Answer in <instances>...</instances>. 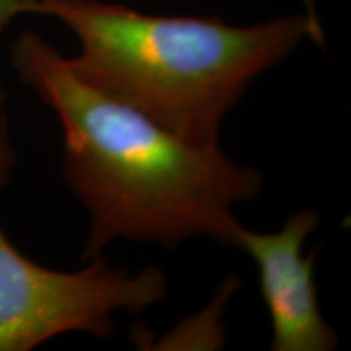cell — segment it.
I'll return each instance as SVG.
<instances>
[{
	"label": "cell",
	"instance_id": "obj_2",
	"mask_svg": "<svg viewBox=\"0 0 351 351\" xmlns=\"http://www.w3.org/2000/svg\"><path fill=\"white\" fill-rule=\"evenodd\" d=\"M80 44L77 75L179 138L215 147L223 121L261 73L306 39L324 38L313 10L251 26L161 16L99 0H39Z\"/></svg>",
	"mask_w": 351,
	"mask_h": 351
},
{
	"label": "cell",
	"instance_id": "obj_5",
	"mask_svg": "<svg viewBox=\"0 0 351 351\" xmlns=\"http://www.w3.org/2000/svg\"><path fill=\"white\" fill-rule=\"evenodd\" d=\"M39 0H0V34L13 20L25 13H36Z\"/></svg>",
	"mask_w": 351,
	"mask_h": 351
},
{
	"label": "cell",
	"instance_id": "obj_4",
	"mask_svg": "<svg viewBox=\"0 0 351 351\" xmlns=\"http://www.w3.org/2000/svg\"><path fill=\"white\" fill-rule=\"evenodd\" d=\"M317 210H300L275 232H256L238 225L231 245L256 262L262 296L271 319V351H332L339 335L320 313L314 278L315 251L302 254L317 230Z\"/></svg>",
	"mask_w": 351,
	"mask_h": 351
},
{
	"label": "cell",
	"instance_id": "obj_3",
	"mask_svg": "<svg viewBox=\"0 0 351 351\" xmlns=\"http://www.w3.org/2000/svg\"><path fill=\"white\" fill-rule=\"evenodd\" d=\"M15 165L0 85V189ZM88 262L77 271L51 270L13 247L0 228V351H29L70 332L106 339L116 330L117 313L140 314L168 293L165 271L155 265L132 271L109 267L101 256Z\"/></svg>",
	"mask_w": 351,
	"mask_h": 351
},
{
	"label": "cell",
	"instance_id": "obj_1",
	"mask_svg": "<svg viewBox=\"0 0 351 351\" xmlns=\"http://www.w3.org/2000/svg\"><path fill=\"white\" fill-rule=\"evenodd\" d=\"M10 62L62 127L64 178L90 219L83 262L117 239L176 245L208 236L231 245L234 207L261 194V171L99 91L36 32L13 41Z\"/></svg>",
	"mask_w": 351,
	"mask_h": 351
}]
</instances>
